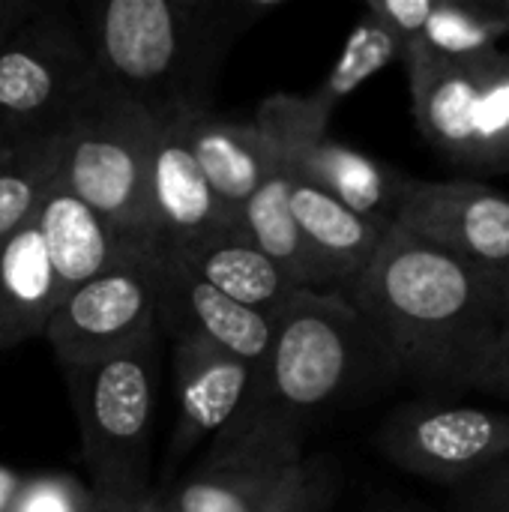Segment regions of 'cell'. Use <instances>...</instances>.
<instances>
[{
  "instance_id": "obj_1",
  "label": "cell",
  "mask_w": 509,
  "mask_h": 512,
  "mask_svg": "<svg viewBox=\"0 0 509 512\" xmlns=\"http://www.w3.org/2000/svg\"><path fill=\"white\" fill-rule=\"evenodd\" d=\"M345 297L369 330L381 372L429 393L468 390L504 324L498 276L396 225Z\"/></svg>"
},
{
  "instance_id": "obj_2",
  "label": "cell",
  "mask_w": 509,
  "mask_h": 512,
  "mask_svg": "<svg viewBox=\"0 0 509 512\" xmlns=\"http://www.w3.org/2000/svg\"><path fill=\"white\" fill-rule=\"evenodd\" d=\"M288 0H102L84 36L102 84L150 117L207 114L231 45Z\"/></svg>"
},
{
  "instance_id": "obj_3",
  "label": "cell",
  "mask_w": 509,
  "mask_h": 512,
  "mask_svg": "<svg viewBox=\"0 0 509 512\" xmlns=\"http://www.w3.org/2000/svg\"><path fill=\"white\" fill-rule=\"evenodd\" d=\"M375 369H381L375 345L348 297L303 288L276 315L246 405H267L309 423Z\"/></svg>"
},
{
  "instance_id": "obj_4",
  "label": "cell",
  "mask_w": 509,
  "mask_h": 512,
  "mask_svg": "<svg viewBox=\"0 0 509 512\" xmlns=\"http://www.w3.org/2000/svg\"><path fill=\"white\" fill-rule=\"evenodd\" d=\"M81 459L93 492L138 507L150 495V438L159 387V336L108 360L66 366Z\"/></svg>"
},
{
  "instance_id": "obj_5",
  "label": "cell",
  "mask_w": 509,
  "mask_h": 512,
  "mask_svg": "<svg viewBox=\"0 0 509 512\" xmlns=\"http://www.w3.org/2000/svg\"><path fill=\"white\" fill-rule=\"evenodd\" d=\"M411 114L423 141L468 180L509 174V54L438 60L405 54Z\"/></svg>"
},
{
  "instance_id": "obj_6",
  "label": "cell",
  "mask_w": 509,
  "mask_h": 512,
  "mask_svg": "<svg viewBox=\"0 0 509 512\" xmlns=\"http://www.w3.org/2000/svg\"><path fill=\"white\" fill-rule=\"evenodd\" d=\"M99 90L84 27L66 9L36 3L0 39V135L60 138Z\"/></svg>"
},
{
  "instance_id": "obj_7",
  "label": "cell",
  "mask_w": 509,
  "mask_h": 512,
  "mask_svg": "<svg viewBox=\"0 0 509 512\" xmlns=\"http://www.w3.org/2000/svg\"><path fill=\"white\" fill-rule=\"evenodd\" d=\"M156 117L105 87L81 108L63 138L60 183L105 216L123 237L147 231V159Z\"/></svg>"
},
{
  "instance_id": "obj_8",
  "label": "cell",
  "mask_w": 509,
  "mask_h": 512,
  "mask_svg": "<svg viewBox=\"0 0 509 512\" xmlns=\"http://www.w3.org/2000/svg\"><path fill=\"white\" fill-rule=\"evenodd\" d=\"M156 306V240H132L105 270L57 303L42 336L60 369L99 363L156 339Z\"/></svg>"
},
{
  "instance_id": "obj_9",
  "label": "cell",
  "mask_w": 509,
  "mask_h": 512,
  "mask_svg": "<svg viewBox=\"0 0 509 512\" xmlns=\"http://www.w3.org/2000/svg\"><path fill=\"white\" fill-rule=\"evenodd\" d=\"M306 423L267 405H243L213 435L201 462L162 489L168 512H255L285 474L306 456Z\"/></svg>"
},
{
  "instance_id": "obj_10",
  "label": "cell",
  "mask_w": 509,
  "mask_h": 512,
  "mask_svg": "<svg viewBox=\"0 0 509 512\" xmlns=\"http://www.w3.org/2000/svg\"><path fill=\"white\" fill-rule=\"evenodd\" d=\"M378 447L396 468L462 489L509 456V411L417 399L384 420Z\"/></svg>"
},
{
  "instance_id": "obj_11",
  "label": "cell",
  "mask_w": 509,
  "mask_h": 512,
  "mask_svg": "<svg viewBox=\"0 0 509 512\" xmlns=\"http://www.w3.org/2000/svg\"><path fill=\"white\" fill-rule=\"evenodd\" d=\"M393 225L420 243L501 276L509 264V192L486 180L408 177Z\"/></svg>"
},
{
  "instance_id": "obj_12",
  "label": "cell",
  "mask_w": 509,
  "mask_h": 512,
  "mask_svg": "<svg viewBox=\"0 0 509 512\" xmlns=\"http://www.w3.org/2000/svg\"><path fill=\"white\" fill-rule=\"evenodd\" d=\"M156 276H159V306H156L159 336H168L171 342L174 339L204 342L252 366L264 360L273 342L276 318L261 315L219 294L192 270H186L159 243H156Z\"/></svg>"
},
{
  "instance_id": "obj_13",
  "label": "cell",
  "mask_w": 509,
  "mask_h": 512,
  "mask_svg": "<svg viewBox=\"0 0 509 512\" xmlns=\"http://www.w3.org/2000/svg\"><path fill=\"white\" fill-rule=\"evenodd\" d=\"M189 117H156L147 159V231L165 246L198 240L234 222L192 153Z\"/></svg>"
},
{
  "instance_id": "obj_14",
  "label": "cell",
  "mask_w": 509,
  "mask_h": 512,
  "mask_svg": "<svg viewBox=\"0 0 509 512\" xmlns=\"http://www.w3.org/2000/svg\"><path fill=\"white\" fill-rule=\"evenodd\" d=\"M177 420L168 444V468L180 465L204 438L219 435L246 405L255 366L192 339H174Z\"/></svg>"
},
{
  "instance_id": "obj_15",
  "label": "cell",
  "mask_w": 509,
  "mask_h": 512,
  "mask_svg": "<svg viewBox=\"0 0 509 512\" xmlns=\"http://www.w3.org/2000/svg\"><path fill=\"white\" fill-rule=\"evenodd\" d=\"M288 204L315 270V291L348 294L393 231V225L357 216L300 180H291Z\"/></svg>"
},
{
  "instance_id": "obj_16",
  "label": "cell",
  "mask_w": 509,
  "mask_h": 512,
  "mask_svg": "<svg viewBox=\"0 0 509 512\" xmlns=\"http://www.w3.org/2000/svg\"><path fill=\"white\" fill-rule=\"evenodd\" d=\"M159 246L219 294L270 318H276L282 306L303 291L258 246H252L234 222L189 243Z\"/></svg>"
},
{
  "instance_id": "obj_17",
  "label": "cell",
  "mask_w": 509,
  "mask_h": 512,
  "mask_svg": "<svg viewBox=\"0 0 509 512\" xmlns=\"http://www.w3.org/2000/svg\"><path fill=\"white\" fill-rule=\"evenodd\" d=\"M60 300L48 246L30 219L0 240V351L42 336Z\"/></svg>"
},
{
  "instance_id": "obj_18",
  "label": "cell",
  "mask_w": 509,
  "mask_h": 512,
  "mask_svg": "<svg viewBox=\"0 0 509 512\" xmlns=\"http://www.w3.org/2000/svg\"><path fill=\"white\" fill-rule=\"evenodd\" d=\"M33 222L42 231L63 297L81 282L93 279L99 270H105L132 240H147L123 237L105 216L87 207L60 180L42 198Z\"/></svg>"
},
{
  "instance_id": "obj_19",
  "label": "cell",
  "mask_w": 509,
  "mask_h": 512,
  "mask_svg": "<svg viewBox=\"0 0 509 512\" xmlns=\"http://www.w3.org/2000/svg\"><path fill=\"white\" fill-rule=\"evenodd\" d=\"M189 144L231 219L279 165L273 144L255 123H234L213 111L189 117Z\"/></svg>"
},
{
  "instance_id": "obj_20",
  "label": "cell",
  "mask_w": 509,
  "mask_h": 512,
  "mask_svg": "<svg viewBox=\"0 0 509 512\" xmlns=\"http://www.w3.org/2000/svg\"><path fill=\"white\" fill-rule=\"evenodd\" d=\"M288 189H291V177L285 174L282 165H276L270 177L255 189V195L234 213V225L279 270H285L297 288L315 291V270L306 255L297 222L291 216Z\"/></svg>"
},
{
  "instance_id": "obj_21",
  "label": "cell",
  "mask_w": 509,
  "mask_h": 512,
  "mask_svg": "<svg viewBox=\"0 0 509 512\" xmlns=\"http://www.w3.org/2000/svg\"><path fill=\"white\" fill-rule=\"evenodd\" d=\"M504 48H509V0H435L426 30L405 54L462 60Z\"/></svg>"
},
{
  "instance_id": "obj_22",
  "label": "cell",
  "mask_w": 509,
  "mask_h": 512,
  "mask_svg": "<svg viewBox=\"0 0 509 512\" xmlns=\"http://www.w3.org/2000/svg\"><path fill=\"white\" fill-rule=\"evenodd\" d=\"M63 138L0 135V240L24 228L60 177Z\"/></svg>"
},
{
  "instance_id": "obj_23",
  "label": "cell",
  "mask_w": 509,
  "mask_h": 512,
  "mask_svg": "<svg viewBox=\"0 0 509 512\" xmlns=\"http://www.w3.org/2000/svg\"><path fill=\"white\" fill-rule=\"evenodd\" d=\"M402 54H405L402 42L387 27H381L375 18H369L363 12V18L357 21V27L345 39L342 54L330 66L327 78L309 96L321 111H327L333 117V111L348 96H354L369 78H375L378 72H384L396 60L402 63Z\"/></svg>"
},
{
  "instance_id": "obj_24",
  "label": "cell",
  "mask_w": 509,
  "mask_h": 512,
  "mask_svg": "<svg viewBox=\"0 0 509 512\" xmlns=\"http://www.w3.org/2000/svg\"><path fill=\"white\" fill-rule=\"evenodd\" d=\"M339 486L336 459L303 456L255 512H333Z\"/></svg>"
},
{
  "instance_id": "obj_25",
  "label": "cell",
  "mask_w": 509,
  "mask_h": 512,
  "mask_svg": "<svg viewBox=\"0 0 509 512\" xmlns=\"http://www.w3.org/2000/svg\"><path fill=\"white\" fill-rule=\"evenodd\" d=\"M90 504V489L72 474H30L9 512H84Z\"/></svg>"
},
{
  "instance_id": "obj_26",
  "label": "cell",
  "mask_w": 509,
  "mask_h": 512,
  "mask_svg": "<svg viewBox=\"0 0 509 512\" xmlns=\"http://www.w3.org/2000/svg\"><path fill=\"white\" fill-rule=\"evenodd\" d=\"M435 12V0H369L366 15L387 27L402 48L414 45Z\"/></svg>"
},
{
  "instance_id": "obj_27",
  "label": "cell",
  "mask_w": 509,
  "mask_h": 512,
  "mask_svg": "<svg viewBox=\"0 0 509 512\" xmlns=\"http://www.w3.org/2000/svg\"><path fill=\"white\" fill-rule=\"evenodd\" d=\"M468 390L509 399V318H504V324L498 327L486 354L480 357V363L468 381Z\"/></svg>"
},
{
  "instance_id": "obj_28",
  "label": "cell",
  "mask_w": 509,
  "mask_h": 512,
  "mask_svg": "<svg viewBox=\"0 0 509 512\" xmlns=\"http://www.w3.org/2000/svg\"><path fill=\"white\" fill-rule=\"evenodd\" d=\"M459 512H509V456L459 489Z\"/></svg>"
},
{
  "instance_id": "obj_29",
  "label": "cell",
  "mask_w": 509,
  "mask_h": 512,
  "mask_svg": "<svg viewBox=\"0 0 509 512\" xmlns=\"http://www.w3.org/2000/svg\"><path fill=\"white\" fill-rule=\"evenodd\" d=\"M36 6V0H0V39L9 36Z\"/></svg>"
},
{
  "instance_id": "obj_30",
  "label": "cell",
  "mask_w": 509,
  "mask_h": 512,
  "mask_svg": "<svg viewBox=\"0 0 509 512\" xmlns=\"http://www.w3.org/2000/svg\"><path fill=\"white\" fill-rule=\"evenodd\" d=\"M21 480H24L21 474H15L9 468H0V512L12 510V501H15L18 489H21Z\"/></svg>"
},
{
  "instance_id": "obj_31",
  "label": "cell",
  "mask_w": 509,
  "mask_h": 512,
  "mask_svg": "<svg viewBox=\"0 0 509 512\" xmlns=\"http://www.w3.org/2000/svg\"><path fill=\"white\" fill-rule=\"evenodd\" d=\"M138 510V507H135ZM132 507H126V504H120V501H114V498H105V495H99V492H93L90 489V504H87V510L84 512H135Z\"/></svg>"
},
{
  "instance_id": "obj_32",
  "label": "cell",
  "mask_w": 509,
  "mask_h": 512,
  "mask_svg": "<svg viewBox=\"0 0 509 512\" xmlns=\"http://www.w3.org/2000/svg\"><path fill=\"white\" fill-rule=\"evenodd\" d=\"M135 512H168V507H165V495H162V489L159 492H153L150 489V495L138 504V510Z\"/></svg>"
},
{
  "instance_id": "obj_33",
  "label": "cell",
  "mask_w": 509,
  "mask_h": 512,
  "mask_svg": "<svg viewBox=\"0 0 509 512\" xmlns=\"http://www.w3.org/2000/svg\"><path fill=\"white\" fill-rule=\"evenodd\" d=\"M498 297H501V312H504V318H509V264L507 270L498 276Z\"/></svg>"
},
{
  "instance_id": "obj_34",
  "label": "cell",
  "mask_w": 509,
  "mask_h": 512,
  "mask_svg": "<svg viewBox=\"0 0 509 512\" xmlns=\"http://www.w3.org/2000/svg\"><path fill=\"white\" fill-rule=\"evenodd\" d=\"M507 54H509V48H507Z\"/></svg>"
}]
</instances>
